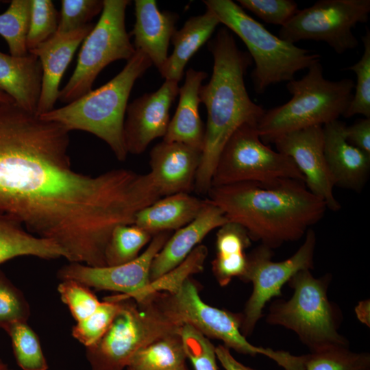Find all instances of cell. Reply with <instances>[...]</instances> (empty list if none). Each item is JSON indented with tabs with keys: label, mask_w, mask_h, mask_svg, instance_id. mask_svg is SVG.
I'll use <instances>...</instances> for the list:
<instances>
[{
	"label": "cell",
	"mask_w": 370,
	"mask_h": 370,
	"mask_svg": "<svg viewBox=\"0 0 370 370\" xmlns=\"http://www.w3.org/2000/svg\"><path fill=\"white\" fill-rule=\"evenodd\" d=\"M151 64L145 53L136 50L122 71L108 82L39 116L58 123L69 132L81 130L96 136L110 147L117 160L124 161L128 154L123 135L127 101L135 82Z\"/></svg>",
	"instance_id": "cell-5"
},
{
	"label": "cell",
	"mask_w": 370,
	"mask_h": 370,
	"mask_svg": "<svg viewBox=\"0 0 370 370\" xmlns=\"http://www.w3.org/2000/svg\"><path fill=\"white\" fill-rule=\"evenodd\" d=\"M4 330L10 338L17 365L22 370H47L39 338L27 321L12 323Z\"/></svg>",
	"instance_id": "cell-31"
},
{
	"label": "cell",
	"mask_w": 370,
	"mask_h": 370,
	"mask_svg": "<svg viewBox=\"0 0 370 370\" xmlns=\"http://www.w3.org/2000/svg\"><path fill=\"white\" fill-rule=\"evenodd\" d=\"M256 127L244 124L232 134L219 155L211 187L284 179L304 182L293 161L264 143Z\"/></svg>",
	"instance_id": "cell-10"
},
{
	"label": "cell",
	"mask_w": 370,
	"mask_h": 370,
	"mask_svg": "<svg viewBox=\"0 0 370 370\" xmlns=\"http://www.w3.org/2000/svg\"><path fill=\"white\" fill-rule=\"evenodd\" d=\"M30 313V306L23 293L0 269V328L27 321Z\"/></svg>",
	"instance_id": "cell-37"
},
{
	"label": "cell",
	"mask_w": 370,
	"mask_h": 370,
	"mask_svg": "<svg viewBox=\"0 0 370 370\" xmlns=\"http://www.w3.org/2000/svg\"><path fill=\"white\" fill-rule=\"evenodd\" d=\"M205 199L190 193H180L160 198L140 210L134 223L152 236L164 232H173L185 226L199 213Z\"/></svg>",
	"instance_id": "cell-24"
},
{
	"label": "cell",
	"mask_w": 370,
	"mask_h": 370,
	"mask_svg": "<svg viewBox=\"0 0 370 370\" xmlns=\"http://www.w3.org/2000/svg\"><path fill=\"white\" fill-rule=\"evenodd\" d=\"M172 306L183 324L197 330L207 338L220 340L228 349L250 356L262 354L274 360L285 370L294 362L288 352L256 347L241 332V313H234L206 304L200 297L195 282L186 279L174 292L169 293Z\"/></svg>",
	"instance_id": "cell-13"
},
{
	"label": "cell",
	"mask_w": 370,
	"mask_h": 370,
	"mask_svg": "<svg viewBox=\"0 0 370 370\" xmlns=\"http://www.w3.org/2000/svg\"><path fill=\"white\" fill-rule=\"evenodd\" d=\"M208 47L214 64L209 82L199 89L207 123L194 188L199 194L209 191L219 155L232 134L244 124L257 126L265 112L251 99L245 84L252 59L248 52L238 49L230 31L220 28Z\"/></svg>",
	"instance_id": "cell-3"
},
{
	"label": "cell",
	"mask_w": 370,
	"mask_h": 370,
	"mask_svg": "<svg viewBox=\"0 0 370 370\" xmlns=\"http://www.w3.org/2000/svg\"><path fill=\"white\" fill-rule=\"evenodd\" d=\"M278 152L289 157L304 179L306 188L321 199L327 208L338 211L341 204L335 198L334 180L323 152V126L314 125L293 131L275 138Z\"/></svg>",
	"instance_id": "cell-15"
},
{
	"label": "cell",
	"mask_w": 370,
	"mask_h": 370,
	"mask_svg": "<svg viewBox=\"0 0 370 370\" xmlns=\"http://www.w3.org/2000/svg\"><path fill=\"white\" fill-rule=\"evenodd\" d=\"M320 62L311 65L299 79L286 84L291 99L286 103L265 111L257 125L264 143L286 133L338 119L353 97L354 82L345 78L330 81L324 77Z\"/></svg>",
	"instance_id": "cell-6"
},
{
	"label": "cell",
	"mask_w": 370,
	"mask_h": 370,
	"mask_svg": "<svg viewBox=\"0 0 370 370\" xmlns=\"http://www.w3.org/2000/svg\"><path fill=\"white\" fill-rule=\"evenodd\" d=\"M251 245L248 232L241 225L227 221L219 227L212 271L220 286H227L236 277L242 279L247 265L245 250Z\"/></svg>",
	"instance_id": "cell-26"
},
{
	"label": "cell",
	"mask_w": 370,
	"mask_h": 370,
	"mask_svg": "<svg viewBox=\"0 0 370 370\" xmlns=\"http://www.w3.org/2000/svg\"><path fill=\"white\" fill-rule=\"evenodd\" d=\"M0 3H1V1H0Z\"/></svg>",
	"instance_id": "cell-48"
},
{
	"label": "cell",
	"mask_w": 370,
	"mask_h": 370,
	"mask_svg": "<svg viewBox=\"0 0 370 370\" xmlns=\"http://www.w3.org/2000/svg\"><path fill=\"white\" fill-rule=\"evenodd\" d=\"M128 0H103L101 16L84 40L76 67L60 90L58 99L69 103L92 90L99 73L109 64L131 58L136 50L125 27Z\"/></svg>",
	"instance_id": "cell-9"
},
{
	"label": "cell",
	"mask_w": 370,
	"mask_h": 370,
	"mask_svg": "<svg viewBox=\"0 0 370 370\" xmlns=\"http://www.w3.org/2000/svg\"><path fill=\"white\" fill-rule=\"evenodd\" d=\"M316 243L315 232L310 228L297 251L284 260L273 261L272 249L261 244L247 255L246 271L241 280L251 282L253 291L241 312V332L244 336L251 335L266 304L282 295L285 283L298 271L314 268Z\"/></svg>",
	"instance_id": "cell-12"
},
{
	"label": "cell",
	"mask_w": 370,
	"mask_h": 370,
	"mask_svg": "<svg viewBox=\"0 0 370 370\" xmlns=\"http://www.w3.org/2000/svg\"><path fill=\"white\" fill-rule=\"evenodd\" d=\"M42 76L41 64L33 53L14 56L0 51V92L32 113H36Z\"/></svg>",
	"instance_id": "cell-23"
},
{
	"label": "cell",
	"mask_w": 370,
	"mask_h": 370,
	"mask_svg": "<svg viewBox=\"0 0 370 370\" xmlns=\"http://www.w3.org/2000/svg\"><path fill=\"white\" fill-rule=\"evenodd\" d=\"M94 26L90 23L69 33H56L29 51L38 58L42 71L41 90L36 113L37 115L49 112L55 108V103L59 97L61 79L77 47Z\"/></svg>",
	"instance_id": "cell-18"
},
{
	"label": "cell",
	"mask_w": 370,
	"mask_h": 370,
	"mask_svg": "<svg viewBox=\"0 0 370 370\" xmlns=\"http://www.w3.org/2000/svg\"><path fill=\"white\" fill-rule=\"evenodd\" d=\"M60 13L51 0H32L29 27L27 36L28 52L56 33Z\"/></svg>",
	"instance_id": "cell-36"
},
{
	"label": "cell",
	"mask_w": 370,
	"mask_h": 370,
	"mask_svg": "<svg viewBox=\"0 0 370 370\" xmlns=\"http://www.w3.org/2000/svg\"><path fill=\"white\" fill-rule=\"evenodd\" d=\"M305 370H370V354L333 347L306 354Z\"/></svg>",
	"instance_id": "cell-33"
},
{
	"label": "cell",
	"mask_w": 370,
	"mask_h": 370,
	"mask_svg": "<svg viewBox=\"0 0 370 370\" xmlns=\"http://www.w3.org/2000/svg\"><path fill=\"white\" fill-rule=\"evenodd\" d=\"M206 77L204 71L192 68L186 71L184 83L179 88L177 107L170 119L164 141L182 143L202 151L205 125L199 113V89Z\"/></svg>",
	"instance_id": "cell-22"
},
{
	"label": "cell",
	"mask_w": 370,
	"mask_h": 370,
	"mask_svg": "<svg viewBox=\"0 0 370 370\" xmlns=\"http://www.w3.org/2000/svg\"><path fill=\"white\" fill-rule=\"evenodd\" d=\"M32 0H12L0 14V35L6 41L10 54L23 56L29 52L27 36L29 27Z\"/></svg>",
	"instance_id": "cell-30"
},
{
	"label": "cell",
	"mask_w": 370,
	"mask_h": 370,
	"mask_svg": "<svg viewBox=\"0 0 370 370\" xmlns=\"http://www.w3.org/2000/svg\"><path fill=\"white\" fill-rule=\"evenodd\" d=\"M345 136L350 144L370 155V118L358 119L346 126Z\"/></svg>",
	"instance_id": "cell-42"
},
{
	"label": "cell",
	"mask_w": 370,
	"mask_h": 370,
	"mask_svg": "<svg viewBox=\"0 0 370 370\" xmlns=\"http://www.w3.org/2000/svg\"><path fill=\"white\" fill-rule=\"evenodd\" d=\"M69 131L15 102L0 103V212L56 243L69 262L106 267L114 229L160 196L148 173L73 169Z\"/></svg>",
	"instance_id": "cell-1"
},
{
	"label": "cell",
	"mask_w": 370,
	"mask_h": 370,
	"mask_svg": "<svg viewBox=\"0 0 370 370\" xmlns=\"http://www.w3.org/2000/svg\"><path fill=\"white\" fill-rule=\"evenodd\" d=\"M57 290L76 322L90 316L101 304L90 288L75 280H62Z\"/></svg>",
	"instance_id": "cell-38"
},
{
	"label": "cell",
	"mask_w": 370,
	"mask_h": 370,
	"mask_svg": "<svg viewBox=\"0 0 370 370\" xmlns=\"http://www.w3.org/2000/svg\"><path fill=\"white\" fill-rule=\"evenodd\" d=\"M20 256L53 260L64 258L65 254L53 241L34 235L21 223L0 212V264Z\"/></svg>",
	"instance_id": "cell-27"
},
{
	"label": "cell",
	"mask_w": 370,
	"mask_h": 370,
	"mask_svg": "<svg viewBox=\"0 0 370 370\" xmlns=\"http://www.w3.org/2000/svg\"><path fill=\"white\" fill-rule=\"evenodd\" d=\"M207 194L228 221L241 225L251 241L271 249L300 239L327 209L304 182L293 179L212 186Z\"/></svg>",
	"instance_id": "cell-2"
},
{
	"label": "cell",
	"mask_w": 370,
	"mask_h": 370,
	"mask_svg": "<svg viewBox=\"0 0 370 370\" xmlns=\"http://www.w3.org/2000/svg\"><path fill=\"white\" fill-rule=\"evenodd\" d=\"M215 353L217 359L225 370H257L247 367L238 362L233 357L230 349L223 345H219L215 347Z\"/></svg>",
	"instance_id": "cell-43"
},
{
	"label": "cell",
	"mask_w": 370,
	"mask_h": 370,
	"mask_svg": "<svg viewBox=\"0 0 370 370\" xmlns=\"http://www.w3.org/2000/svg\"><path fill=\"white\" fill-rule=\"evenodd\" d=\"M171 233L164 232L153 236L147 249L128 263L95 267L79 262H69L59 269L57 276L61 281L73 280L89 288L120 293V295L112 296L116 299L130 298L149 284L152 261Z\"/></svg>",
	"instance_id": "cell-14"
},
{
	"label": "cell",
	"mask_w": 370,
	"mask_h": 370,
	"mask_svg": "<svg viewBox=\"0 0 370 370\" xmlns=\"http://www.w3.org/2000/svg\"><path fill=\"white\" fill-rule=\"evenodd\" d=\"M242 8L254 13L267 23L285 25L297 12V3L293 0H238Z\"/></svg>",
	"instance_id": "cell-41"
},
{
	"label": "cell",
	"mask_w": 370,
	"mask_h": 370,
	"mask_svg": "<svg viewBox=\"0 0 370 370\" xmlns=\"http://www.w3.org/2000/svg\"><path fill=\"white\" fill-rule=\"evenodd\" d=\"M119 307V301L105 298L95 312L73 327V337L85 347L94 345L108 330Z\"/></svg>",
	"instance_id": "cell-35"
},
{
	"label": "cell",
	"mask_w": 370,
	"mask_h": 370,
	"mask_svg": "<svg viewBox=\"0 0 370 370\" xmlns=\"http://www.w3.org/2000/svg\"><path fill=\"white\" fill-rule=\"evenodd\" d=\"M0 370H13L5 362L0 359Z\"/></svg>",
	"instance_id": "cell-46"
},
{
	"label": "cell",
	"mask_w": 370,
	"mask_h": 370,
	"mask_svg": "<svg viewBox=\"0 0 370 370\" xmlns=\"http://www.w3.org/2000/svg\"><path fill=\"white\" fill-rule=\"evenodd\" d=\"M369 13L370 0L318 1L298 10L280 27L278 37L293 44L304 40L324 42L342 54L358 47L352 29L367 22Z\"/></svg>",
	"instance_id": "cell-11"
},
{
	"label": "cell",
	"mask_w": 370,
	"mask_h": 370,
	"mask_svg": "<svg viewBox=\"0 0 370 370\" xmlns=\"http://www.w3.org/2000/svg\"><path fill=\"white\" fill-rule=\"evenodd\" d=\"M180 335L194 370H218L215 347L208 338L188 324L183 325Z\"/></svg>",
	"instance_id": "cell-39"
},
{
	"label": "cell",
	"mask_w": 370,
	"mask_h": 370,
	"mask_svg": "<svg viewBox=\"0 0 370 370\" xmlns=\"http://www.w3.org/2000/svg\"><path fill=\"white\" fill-rule=\"evenodd\" d=\"M201 153L182 143L164 140L152 148L148 173L161 197L194 190Z\"/></svg>",
	"instance_id": "cell-17"
},
{
	"label": "cell",
	"mask_w": 370,
	"mask_h": 370,
	"mask_svg": "<svg viewBox=\"0 0 370 370\" xmlns=\"http://www.w3.org/2000/svg\"><path fill=\"white\" fill-rule=\"evenodd\" d=\"M228 220L223 212L208 198L197 216L171 235L153 258L149 274L153 281L180 264L213 230Z\"/></svg>",
	"instance_id": "cell-20"
},
{
	"label": "cell",
	"mask_w": 370,
	"mask_h": 370,
	"mask_svg": "<svg viewBox=\"0 0 370 370\" xmlns=\"http://www.w3.org/2000/svg\"><path fill=\"white\" fill-rule=\"evenodd\" d=\"M134 11L136 20L132 32L134 49L145 53L160 71L168 58L179 15L161 12L154 0H136Z\"/></svg>",
	"instance_id": "cell-21"
},
{
	"label": "cell",
	"mask_w": 370,
	"mask_h": 370,
	"mask_svg": "<svg viewBox=\"0 0 370 370\" xmlns=\"http://www.w3.org/2000/svg\"><path fill=\"white\" fill-rule=\"evenodd\" d=\"M13 101L14 100L8 95L0 92V103H9V102H13Z\"/></svg>",
	"instance_id": "cell-45"
},
{
	"label": "cell",
	"mask_w": 370,
	"mask_h": 370,
	"mask_svg": "<svg viewBox=\"0 0 370 370\" xmlns=\"http://www.w3.org/2000/svg\"><path fill=\"white\" fill-rule=\"evenodd\" d=\"M345 122L338 119L323 125V152L334 185L360 192L370 172V155L346 139Z\"/></svg>",
	"instance_id": "cell-19"
},
{
	"label": "cell",
	"mask_w": 370,
	"mask_h": 370,
	"mask_svg": "<svg viewBox=\"0 0 370 370\" xmlns=\"http://www.w3.org/2000/svg\"><path fill=\"white\" fill-rule=\"evenodd\" d=\"M330 281L329 273L315 278L309 269L298 271L288 282L293 289L292 297L271 303L267 323L295 332L310 352L349 347L347 339L338 331L340 310L328 297Z\"/></svg>",
	"instance_id": "cell-8"
},
{
	"label": "cell",
	"mask_w": 370,
	"mask_h": 370,
	"mask_svg": "<svg viewBox=\"0 0 370 370\" xmlns=\"http://www.w3.org/2000/svg\"><path fill=\"white\" fill-rule=\"evenodd\" d=\"M361 38L364 52L360 59L352 66L343 69L352 71L356 75L355 92L343 115L345 118L356 114L370 118V31L368 27H366L365 34Z\"/></svg>",
	"instance_id": "cell-34"
},
{
	"label": "cell",
	"mask_w": 370,
	"mask_h": 370,
	"mask_svg": "<svg viewBox=\"0 0 370 370\" xmlns=\"http://www.w3.org/2000/svg\"><path fill=\"white\" fill-rule=\"evenodd\" d=\"M187 360L180 332L174 333L144 347L131 359L127 370H179Z\"/></svg>",
	"instance_id": "cell-28"
},
{
	"label": "cell",
	"mask_w": 370,
	"mask_h": 370,
	"mask_svg": "<svg viewBox=\"0 0 370 370\" xmlns=\"http://www.w3.org/2000/svg\"><path fill=\"white\" fill-rule=\"evenodd\" d=\"M179 88L178 82L165 79L157 90L144 94L127 105L123 135L128 153L140 154L151 141L165 136L169 110Z\"/></svg>",
	"instance_id": "cell-16"
},
{
	"label": "cell",
	"mask_w": 370,
	"mask_h": 370,
	"mask_svg": "<svg viewBox=\"0 0 370 370\" xmlns=\"http://www.w3.org/2000/svg\"><path fill=\"white\" fill-rule=\"evenodd\" d=\"M179 370H188V369H187V368H186V367H184V368H182V369H179Z\"/></svg>",
	"instance_id": "cell-47"
},
{
	"label": "cell",
	"mask_w": 370,
	"mask_h": 370,
	"mask_svg": "<svg viewBox=\"0 0 370 370\" xmlns=\"http://www.w3.org/2000/svg\"><path fill=\"white\" fill-rule=\"evenodd\" d=\"M151 238L149 233L135 224L116 227L105 250L106 266L121 265L135 260Z\"/></svg>",
	"instance_id": "cell-29"
},
{
	"label": "cell",
	"mask_w": 370,
	"mask_h": 370,
	"mask_svg": "<svg viewBox=\"0 0 370 370\" xmlns=\"http://www.w3.org/2000/svg\"><path fill=\"white\" fill-rule=\"evenodd\" d=\"M220 23L236 34L255 63L251 78L255 91L262 94L269 86L295 79L297 72L320 62V55L298 47L271 34L232 0H204Z\"/></svg>",
	"instance_id": "cell-7"
},
{
	"label": "cell",
	"mask_w": 370,
	"mask_h": 370,
	"mask_svg": "<svg viewBox=\"0 0 370 370\" xmlns=\"http://www.w3.org/2000/svg\"><path fill=\"white\" fill-rule=\"evenodd\" d=\"M108 297L119 301L120 307L103 336L86 347L91 370H124L138 351L159 338L180 332L184 325L166 292L153 293L137 301Z\"/></svg>",
	"instance_id": "cell-4"
},
{
	"label": "cell",
	"mask_w": 370,
	"mask_h": 370,
	"mask_svg": "<svg viewBox=\"0 0 370 370\" xmlns=\"http://www.w3.org/2000/svg\"><path fill=\"white\" fill-rule=\"evenodd\" d=\"M208 248L204 245H197L188 256L177 267L151 281L130 299L137 301L144 297L156 292L174 293L190 275L201 272L208 256Z\"/></svg>",
	"instance_id": "cell-32"
},
{
	"label": "cell",
	"mask_w": 370,
	"mask_h": 370,
	"mask_svg": "<svg viewBox=\"0 0 370 370\" xmlns=\"http://www.w3.org/2000/svg\"><path fill=\"white\" fill-rule=\"evenodd\" d=\"M355 313L362 323L370 327V301L369 299L358 302L355 307Z\"/></svg>",
	"instance_id": "cell-44"
},
{
	"label": "cell",
	"mask_w": 370,
	"mask_h": 370,
	"mask_svg": "<svg viewBox=\"0 0 370 370\" xmlns=\"http://www.w3.org/2000/svg\"><path fill=\"white\" fill-rule=\"evenodd\" d=\"M219 24L215 14L206 8L205 13L189 18L180 29L175 30L171 40L173 51L159 71L162 77L179 83L188 60L209 40Z\"/></svg>",
	"instance_id": "cell-25"
},
{
	"label": "cell",
	"mask_w": 370,
	"mask_h": 370,
	"mask_svg": "<svg viewBox=\"0 0 370 370\" xmlns=\"http://www.w3.org/2000/svg\"><path fill=\"white\" fill-rule=\"evenodd\" d=\"M103 7V0H62L56 33H69L90 23Z\"/></svg>",
	"instance_id": "cell-40"
}]
</instances>
